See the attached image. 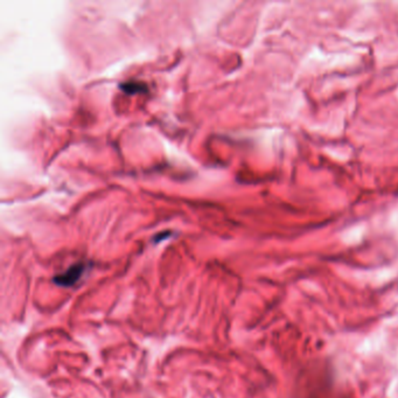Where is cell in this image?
<instances>
[{
  "instance_id": "2",
  "label": "cell",
  "mask_w": 398,
  "mask_h": 398,
  "mask_svg": "<svg viewBox=\"0 0 398 398\" xmlns=\"http://www.w3.org/2000/svg\"><path fill=\"white\" fill-rule=\"evenodd\" d=\"M119 88H121L123 91L127 92V94H129V95L144 94V92L147 91V87L145 85V83L137 82V81L121 83Z\"/></svg>"
},
{
  "instance_id": "1",
  "label": "cell",
  "mask_w": 398,
  "mask_h": 398,
  "mask_svg": "<svg viewBox=\"0 0 398 398\" xmlns=\"http://www.w3.org/2000/svg\"><path fill=\"white\" fill-rule=\"evenodd\" d=\"M84 270H85V265L83 263L74 264L71 265L67 271L64 272V273L56 276L54 278V281L58 285H60V286H71V285H74L76 281L81 278Z\"/></svg>"
}]
</instances>
